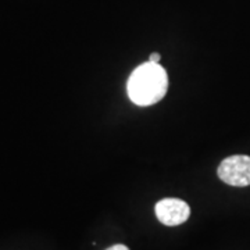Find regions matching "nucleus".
<instances>
[{
	"label": "nucleus",
	"mask_w": 250,
	"mask_h": 250,
	"mask_svg": "<svg viewBox=\"0 0 250 250\" xmlns=\"http://www.w3.org/2000/svg\"><path fill=\"white\" fill-rule=\"evenodd\" d=\"M106 250H129L125 245H113V246H110Z\"/></svg>",
	"instance_id": "39448f33"
},
{
	"label": "nucleus",
	"mask_w": 250,
	"mask_h": 250,
	"mask_svg": "<svg viewBox=\"0 0 250 250\" xmlns=\"http://www.w3.org/2000/svg\"><path fill=\"white\" fill-rule=\"evenodd\" d=\"M160 59H161L160 53H152L150 56H149V62H160Z\"/></svg>",
	"instance_id": "20e7f679"
},
{
	"label": "nucleus",
	"mask_w": 250,
	"mask_h": 250,
	"mask_svg": "<svg viewBox=\"0 0 250 250\" xmlns=\"http://www.w3.org/2000/svg\"><path fill=\"white\" fill-rule=\"evenodd\" d=\"M168 89L167 72L160 62H143L135 68L128 83L126 92L129 99L138 106H152L166 96Z\"/></svg>",
	"instance_id": "f257e3e1"
},
{
	"label": "nucleus",
	"mask_w": 250,
	"mask_h": 250,
	"mask_svg": "<svg viewBox=\"0 0 250 250\" xmlns=\"http://www.w3.org/2000/svg\"><path fill=\"white\" fill-rule=\"evenodd\" d=\"M154 213L157 220L163 225L167 227H177L187 223L190 217V207L187 202L177 199V197H166L161 199L154 206Z\"/></svg>",
	"instance_id": "7ed1b4c3"
},
{
	"label": "nucleus",
	"mask_w": 250,
	"mask_h": 250,
	"mask_svg": "<svg viewBox=\"0 0 250 250\" xmlns=\"http://www.w3.org/2000/svg\"><path fill=\"white\" fill-rule=\"evenodd\" d=\"M218 178L231 187L243 188L250 185V156L236 154L224 159L217 170Z\"/></svg>",
	"instance_id": "f03ea898"
}]
</instances>
